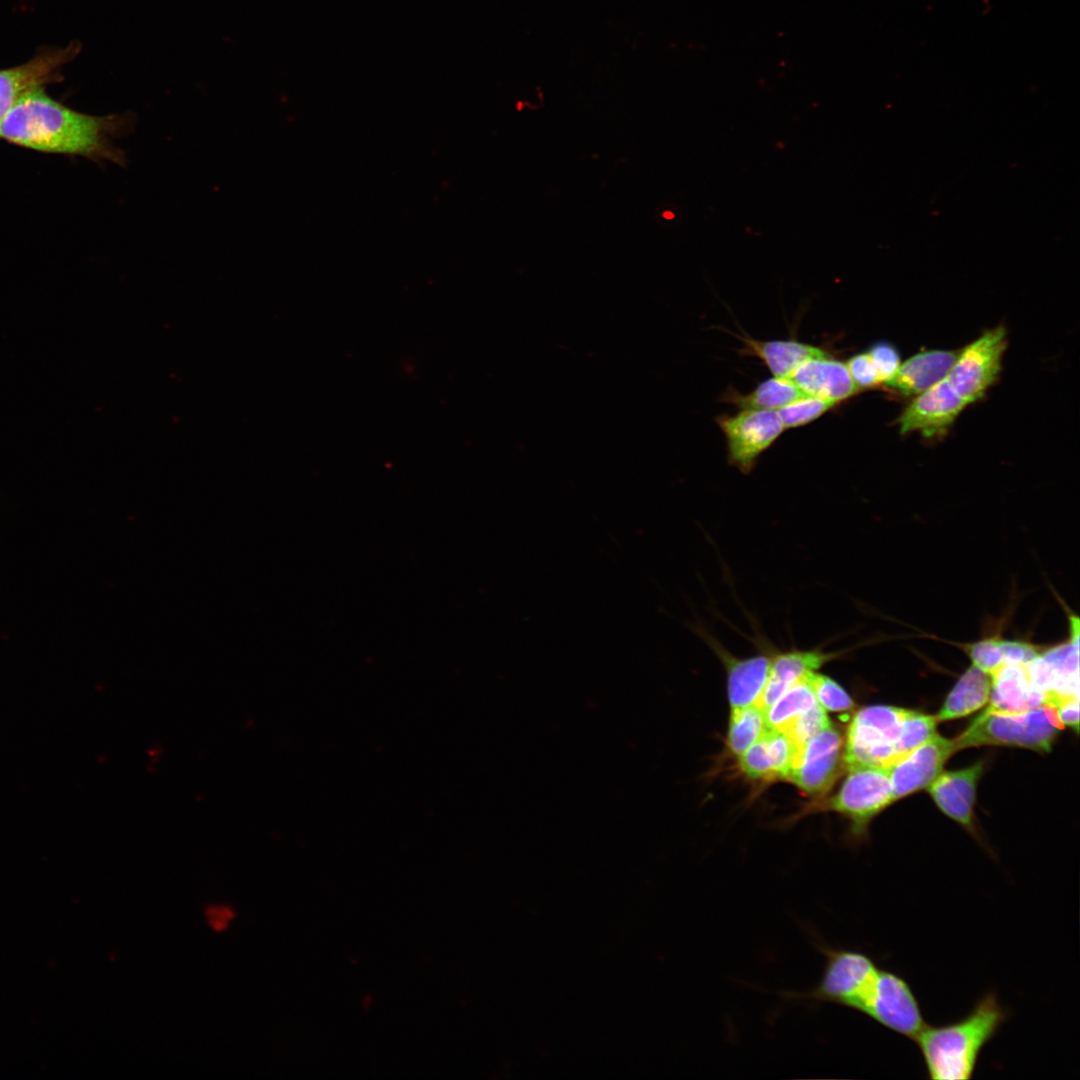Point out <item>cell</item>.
<instances>
[{
    "label": "cell",
    "mask_w": 1080,
    "mask_h": 1080,
    "mask_svg": "<svg viewBox=\"0 0 1080 1080\" xmlns=\"http://www.w3.org/2000/svg\"><path fill=\"white\" fill-rule=\"evenodd\" d=\"M136 124L133 112L89 115L63 105L41 87L23 96L6 114L0 123V139L42 153L126 167L127 153L115 141L132 134Z\"/></svg>",
    "instance_id": "cell-1"
},
{
    "label": "cell",
    "mask_w": 1080,
    "mask_h": 1080,
    "mask_svg": "<svg viewBox=\"0 0 1080 1080\" xmlns=\"http://www.w3.org/2000/svg\"><path fill=\"white\" fill-rule=\"evenodd\" d=\"M1008 1016L995 993L985 994L964 1018L921 1030L914 1041L928 1076L937 1080H967L976 1069L983 1048Z\"/></svg>",
    "instance_id": "cell-2"
},
{
    "label": "cell",
    "mask_w": 1080,
    "mask_h": 1080,
    "mask_svg": "<svg viewBox=\"0 0 1080 1080\" xmlns=\"http://www.w3.org/2000/svg\"><path fill=\"white\" fill-rule=\"evenodd\" d=\"M935 716L887 705L867 706L852 718L843 748L845 767L889 768L936 734Z\"/></svg>",
    "instance_id": "cell-3"
},
{
    "label": "cell",
    "mask_w": 1080,
    "mask_h": 1080,
    "mask_svg": "<svg viewBox=\"0 0 1080 1080\" xmlns=\"http://www.w3.org/2000/svg\"><path fill=\"white\" fill-rule=\"evenodd\" d=\"M1064 727L1052 704L1017 714L984 710L953 741L956 752L983 745L1015 746L1048 752Z\"/></svg>",
    "instance_id": "cell-4"
},
{
    "label": "cell",
    "mask_w": 1080,
    "mask_h": 1080,
    "mask_svg": "<svg viewBox=\"0 0 1080 1080\" xmlns=\"http://www.w3.org/2000/svg\"><path fill=\"white\" fill-rule=\"evenodd\" d=\"M817 944L825 957L818 983L807 992L788 993L789 998L834 1003L854 1009L879 967L863 952Z\"/></svg>",
    "instance_id": "cell-5"
},
{
    "label": "cell",
    "mask_w": 1080,
    "mask_h": 1080,
    "mask_svg": "<svg viewBox=\"0 0 1080 1080\" xmlns=\"http://www.w3.org/2000/svg\"><path fill=\"white\" fill-rule=\"evenodd\" d=\"M854 1010L913 1040L926 1025L918 999L907 981L880 968Z\"/></svg>",
    "instance_id": "cell-6"
},
{
    "label": "cell",
    "mask_w": 1080,
    "mask_h": 1080,
    "mask_svg": "<svg viewBox=\"0 0 1080 1080\" xmlns=\"http://www.w3.org/2000/svg\"><path fill=\"white\" fill-rule=\"evenodd\" d=\"M847 770L828 808L849 818L855 833H862L871 819L893 802L889 768L855 766Z\"/></svg>",
    "instance_id": "cell-7"
},
{
    "label": "cell",
    "mask_w": 1080,
    "mask_h": 1080,
    "mask_svg": "<svg viewBox=\"0 0 1080 1080\" xmlns=\"http://www.w3.org/2000/svg\"><path fill=\"white\" fill-rule=\"evenodd\" d=\"M717 424L726 438L729 463L745 474L784 430L774 410L743 409L732 416H719Z\"/></svg>",
    "instance_id": "cell-8"
},
{
    "label": "cell",
    "mask_w": 1080,
    "mask_h": 1080,
    "mask_svg": "<svg viewBox=\"0 0 1080 1080\" xmlns=\"http://www.w3.org/2000/svg\"><path fill=\"white\" fill-rule=\"evenodd\" d=\"M1005 348L1006 331L997 327L958 353L947 378L967 404L980 399L994 382Z\"/></svg>",
    "instance_id": "cell-9"
},
{
    "label": "cell",
    "mask_w": 1080,
    "mask_h": 1080,
    "mask_svg": "<svg viewBox=\"0 0 1080 1080\" xmlns=\"http://www.w3.org/2000/svg\"><path fill=\"white\" fill-rule=\"evenodd\" d=\"M1070 639L1041 652L1025 665L1032 685L1042 692L1048 704L1079 698V621L1070 617Z\"/></svg>",
    "instance_id": "cell-10"
},
{
    "label": "cell",
    "mask_w": 1080,
    "mask_h": 1080,
    "mask_svg": "<svg viewBox=\"0 0 1080 1080\" xmlns=\"http://www.w3.org/2000/svg\"><path fill=\"white\" fill-rule=\"evenodd\" d=\"M842 761L843 739L830 725L800 749L787 779L807 795L819 796L837 779Z\"/></svg>",
    "instance_id": "cell-11"
},
{
    "label": "cell",
    "mask_w": 1080,
    "mask_h": 1080,
    "mask_svg": "<svg viewBox=\"0 0 1080 1080\" xmlns=\"http://www.w3.org/2000/svg\"><path fill=\"white\" fill-rule=\"evenodd\" d=\"M76 42L47 49L24 64L0 70V123L10 109L29 92L60 78L61 68L79 52Z\"/></svg>",
    "instance_id": "cell-12"
},
{
    "label": "cell",
    "mask_w": 1080,
    "mask_h": 1080,
    "mask_svg": "<svg viewBox=\"0 0 1080 1080\" xmlns=\"http://www.w3.org/2000/svg\"><path fill=\"white\" fill-rule=\"evenodd\" d=\"M967 405L948 378L918 394L899 418L900 432L932 437L944 432Z\"/></svg>",
    "instance_id": "cell-13"
},
{
    "label": "cell",
    "mask_w": 1080,
    "mask_h": 1080,
    "mask_svg": "<svg viewBox=\"0 0 1080 1080\" xmlns=\"http://www.w3.org/2000/svg\"><path fill=\"white\" fill-rule=\"evenodd\" d=\"M954 752L953 739L936 733L889 767L893 802L927 788Z\"/></svg>",
    "instance_id": "cell-14"
},
{
    "label": "cell",
    "mask_w": 1080,
    "mask_h": 1080,
    "mask_svg": "<svg viewBox=\"0 0 1080 1080\" xmlns=\"http://www.w3.org/2000/svg\"><path fill=\"white\" fill-rule=\"evenodd\" d=\"M695 630L726 669L731 709L756 704L766 685L772 656L762 653L747 658L735 657L707 630L698 626Z\"/></svg>",
    "instance_id": "cell-15"
},
{
    "label": "cell",
    "mask_w": 1080,
    "mask_h": 1080,
    "mask_svg": "<svg viewBox=\"0 0 1080 1080\" xmlns=\"http://www.w3.org/2000/svg\"><path fill=\"white\" fill-rule=\"evenodd\" d=\"M800 747L784 731L767 728L762 736L739 756L742 772L753 780L787 778Z\"/></svg>",
    "instance_id": "cell-16"
},
{
    "label": "cell",
    "mask_w": 1080,
    "mask_h": 1080,
    "mask_svg": "<svg viewBox=\"0 0 1080 1080\" xmlns=\"http://www.w3.org/2000/svg\"><path fill=\"white\" fill-rule=\"evenodd\" d=\"M983 770L984 763L979 761L964 769L942 771L926 788L943 813L969 830L974 827L973 808Z\"/></svg>",
    "instance_id": "cell-17"
},
{
    "label": "cell",
    "mask_w": 1080,
    "mask_h": 1080,
    "mask_svg": "<svg viewBox=\"0 0 1080 1080\" xmlns=\"http://www.w3.org/2000/svg\"><path fill=\"white\" fill-rule=\"evenodd\" d=\"M790 379L805 395L835 404L859 391L846 363L831 359L828 355L804 362Z\"/></svg>",
    "instance_id": "cell-18"
},
{
    "label": "cell",
    "mask_w": 1080,
    "mask_h": 1080,
    "mask_svg": "<svg viewBox=\"0 0 1080 1080\" xmlns=\"http://www.w3.org/2000/svg\"><path fill=\"white\" fill-rule=\"evenodd\" d=\"M991 677L987 711L1017 714L1048 704L1046 696L1032 685L1025 665L1005 664Z\"/></svg>",
    "instance_id": "cell-19"
},
{
    "label": "cell",
    "mask_w": 1080,
    "mask_h": 1080,
    "mask_svg": "<svg viewBox=\"0 0 1080 1080\" xmlns=\"http://www.w3.org/2000/svg\"><path fill=\"white\" fill-rule=\"evenodd\" d=\"M836 657L822 649H792L772 656L764 690L756 705L764 711L787 689Z\"/></svg>",
    "instance_id": "cell-20"
},
{
    "label": "cell",
    "mask_w": 1080,
    "mask_h": 1080,
    "mask_svg": "<svg viewBox=\"0 0 1080 1080\" xmlns=\"http://www.w3.org/2000/svg\"><path fill=\"white\" fill-rule=\"evenodd\" d=\"M957 356L946 350L920 352L900 364L886 385L906 395L920 394L948 376Z\"/></svg>",
    "instance_id": "cell-21"
},
{
    "label": "cell",
    "mask_w": 1080,
    "mask_h": 1080,
    "mask_svg": "<svg viewBox=\"0 0 1080 1080\" xmlns=\"http://www.w3.org/2000/svg\"><path fill=\"white\" fill-rule=\"evenodd\" d=\"M748 352L761 358L774 377L791 378L794 372L806 361L827 356L817 346L794 340L758 341L744 338Z\"/></svg>",
    "instance_id": "cell-22"
},
{
    "label": "cell",
    "mask_w": 1080,
    "mask_h": 1080,
    "mask_svg": "<svg viewBox=\"0 0 1080 1080\" xmlns=\"http://www.w3.org/2000/svg\"><path fill=\"white\" fill-rule=\"evenodd\" d=\"M991 685V675L972 665L948 694L936 720H954L977 711L988 702Z\"/></svg>",
    "instance_id": "cell-23"
},
{
    "label": "cell",
    "mask_w": 1080,
    "mask_h": 1080,
    "mask_svg": "<svg viewBox=\"0 0 1080 1080\" xmlns=\"http://www.w3.org/2000/svg\"><path fill=\"white\" fill-rule=\"evenodd\" d=\"M805 395L790 378L774 377L759 384L748 394L727 393L726 400L743 409L778 410Z\"/></svg>",
    "instance_id": "cell-24"
},
{
    "label": "cell",
    "mask_w": 1080,
    "mask_h": 1080,
    "mask_svg": "<svg viewBox=\"0 0 1080 1080\" xmlns=\"http://www.w3.org/2000/svg\"><path fill=\"white\" fill-rule=\"evenodd\" d=\"M808 676L792 685L765 710L768 728L785 731L800 715L818 704Z\"/></svg>",
    "instance_id": "cell-25"
},
{
    "label": "cell",
    "mask_w": 1080,
    "mask_h": 1080,
    "mask_svg": "<svg viewBox=\"0 0 1080 1080\" xmlns=\"http://www.w3.org/2000/svg\"><path fill=\"white\" fill-rule=\"evenodd\" d=\"M765 711L756 704L731 709L727 745L730 752L740 756L767 729Z\"/></svg>",
    "instance_id": "cell-26"
},
{
    "label": "cell",
    "mask_w": 1080,
    "mask_h": 1080,
    "mask_svg": "<svg viewBox=\"0 0 1080 1080\" xmlns=\"http://www.w3.org/2000/svg\"><path fill=\"white\" fill-rule=\"evenodd\" d=\"M835 403L804 396L777 410L784 429L806 425L830 410Z\"/></svg>",
    "instance_id": "cell-27"
},
{
    "label": "cell",
    "mask_w": 1080,
    "mask_h": 1080,
    "mask_svg": "<svg viewBox=\"0 0 1080 1080\" xmlns=\"http://www.w3.org/2000/svg\"><path fill=\"white\" fill-rule=\"evenodd\" d=\"M808 681L817 703L825 711L843 712L853 708L851 697L835 680L815 671L809 674Z\"/></svg>",
    "instance_id": "cell-28"
},
{
    "label": "cell",
    "mask_w": 1080,
    "mask_h": 1080,
    "mask_svg": "<svg viewBox=\"0 0 1080 1080\" xmlns=\"http://www.w3.org/2000/svg\"><path fill=\"white\" fill-rule=\"evenodd\" d=\"M830 725L826 711L817 704L800 715L784 732L802 748L812 737Z\"/></svg>",
    "instance_id": "cell-29"
},
{
    "label": "cell",
    "mask_w": 1080,
    "mask_h": 1080,
    "mask_svg": "<svg viewBox=\"0 0 1080 1080\" xmlns=\"http://www.w3.org/2000/svg\"><path fill=\"white\" fill-rule=\"evenodd\" d=\"M967 652L975 667L992 675L1005 665L1002 639L986 638L967 647Z\"/></svg>",
    "instance_id": "cell-30"
},
{
    "label": "cell",
    "mask_w": 1080,
    "mask_h": 1080,
    "mask_svg": "<svg viewBox=\"0 0 1080 1080\" xmlns=\"http://www.w3.org/2000/svg\"><path fill=\"white\" fill-rule=\"evenodd\" d=\"M878 373L881 383L886 384L896 374L900 366V357L896 348L886 342H878L867 351Z\"/></svg>",
    "instance_id": "cell-31"
},
{
    "label": "cell",
    "mask_w": 1080,
    "mask_h": 1080,
    "mask_svg": "<svg viewBox=\"0 0 1080 1080\" xmlns=\"http://www.w3.org/2000/svg\"><path fill=\"white\" fill-rule=\"evenodd\" d=\"M203 918L207 928L216 934L228 931L237 918V910L226 902H211L203 908Z\"/></svg>",
    "instance_id": "cell-32"
},
{
    "label": "cell",
    "mask_w": 1080,
    "mask_h": 1080,
    "mask_svg": "<svg viewBox=\"0 0 1080 1080\" xmlns=\"http://www.w3.org/2000/svg\"><path fill=\"white\" fill-rule=\"evenodd\" d=\"M850 375L859 388H870L881 384L878 373L868 352L853 355L846 363Z\"/></svg>",
    "instance_id": "cell-33"
},
{
    "label": "cell",
    "mask_w": 1080,
    "mask_h": 1080,
    "mask_svg": "<svg viewBox=\"0 0 1080 1080\" xmlns=\"http://www.w3.org/2000/svg\"><path fill=\"white\" fill-rule=\"evenodd\" d=\"M1002 649L1005 664L1026 665L1041 652L1038 647L1022 641L1002 640Z\"/></svg>",
    "instance_id": "cell-34"
},
{
    "label": "cell",
    "mask_w": 1080,
    "mask_h": 1080,
    "mask_svg": "<svg viewBox=\"0 0 1080 1080\" xmlns=\"http://www.w3.org/2000/svg\"><path fill=\"white\" fill-rule=\"evenodd\" d=\"M1053 706H1055L1062 724L1074 728L1077 732L1079 727V698L1064 699Z\"/></svg>",
    "instance_id": "cell-35"
},
{
    "label": "cell",
    "mask_w": 1080,
    "mask_h": 1080,
    "mask_svg": "<svg viewBox=\"0 0 1080 1080\" xmlns=\"http://www.w3.org/2000/svg\"><path fill=\"white\" fill-rule=\"evenodd\" d=\"M663 216H664L665 218H667V219H671V218H673V213H670V212H665V213L663 214Z\"/></svg>",
    "instance_id": "cell-36"
}]
</instances>
